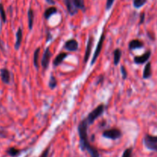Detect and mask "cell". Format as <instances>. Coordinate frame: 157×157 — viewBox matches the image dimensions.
<instances>
[{
    "mask_svg": "<svg viewBox=\"0 0 157 157\" xmlns=\"http://www.w3.org/2000/svg\"><path fill=\"white\" fill-rule=\"evenodd\" d=\"M145 18H146L145 12H142V13L140 14V20L139 25L144 24V22L145 21Z\"/></svg>",
    "mask_w": 157,
    "mask_h": 157,
    "instance_id": "27",
    "label": "cell"
},
{
    "mask_svg": "<svg viewBox=\"0 0 157 157\" xmlns=\"http://www.w3.org/2000/svg\"><path fill=\"white\" fill-rule=\"evenodd\" d=\"M0 17H1L2 21H3V23H6L7 21V17H6V11H5L4 6L2 3H0Z\"/></svg>",
    "mask_w": 157,
    "mask_h": 157,
    "instance_id": "22",
    "label": "cell"
},
{
    "mask_svg": "<svg viewBox=\"0 0 157 157\" xmlns=\"http://www.w3.org/2000/svg\"><path fill=\"white\" fill-rule=\"evenodd\" d=\"M46 2H48V4H50V5H55V0H46Z\"/></svg>",
    "mask_w": 157,
    "mask_h": 157,
    "instance_id": "29",
    "label": "cell"
},
{
    "mask_svg": "<svg viewBox=\"0 0 157 157\" xmlns=\"http://www.w3.org/2000/svg\"><path fill=\"white\" fill-rule=\"evenodd\" d=\"M40 54V48H38L34 52V56H33V63L36 69H38L39 66H38V57H39Z\"/></svg>",
    "mask_w": 157,
    "mask_h": 157,
    "instance_id": "20",
    "label": "cell"
},
{
    "mask_svg": "<svg viewBox=\"0 0 157 157\" xmlns=\"http://www.w3.org/2000/svg\"><path fill=\"white\" fill-rule=\"evenodd\" d=\"M113 2H114V0H107V3H106V9H107V10H109V9L112 7Z\"/></svg>",
    "mask_w": 157,
    "mask_h": 157,
    "instance_id": "26",
    "label": "cell"
},
{
    "mask_svg": "<svg viewBox=\"0 0 157 157\" xmlns=\"http://www.w3.org/2000/svg\"><path fill=\"white\" fill-rule=\"evenodd\" d=\"M68 55V54L67 52H61V53L58 54L56 56V58H55L53 61V64L55 67H57V66L59 65L60 64L63 62V61L64 60V58H66Z\"/></svg>",
    "mask_w": 157,
    "mask_h": 157,
    "instance_id": "14",
    "label": "cell"
},
{
    "mask_svg": "<svg viewBox=\"0 0 157 157\" xmlns=\"http://www.w3.org/2000/svg\"><path fill=\"white\" fill-rule=\"evenodd\" d=\"M6 153L11 157H17L20 156V154L21 153V150H18V149L15 148V147H10V148L8 149Z\"/></svg>",
    "mask_w": 157,
    "mask_h": 157,
    "instance_id": "19",
    "label": "cell"
},
{
    "mask_svg": "<svg viewBox=\"0 0 157 157\" xmlns=\"http://www.w3.org/2000/svg\"><path fill=\"white\" fill-rule=\"evenodd\" d=\"M144 47V43L139 39H133L129 43V48L130 50H136Z\"/></svg>",
    "mask_w": 157,
    "mask_h": 157,
    "instance_id": "13",
    "label": "cell"
},
{
    "mask_svg": "<svg viewBox=\"0 0 157 157\" xmlns=\"http://www.w3.org/2000/svg\"><path fill=\"white\" fill-rule=\"evenodd\" d=\"M121 56H122V52H121V49H115L113 52V64L115 65H117L119 64L121 59Z\"/></svg>",
    "mask_w": 157,
    "mask_h": 157,
    "instance_id": "18",
    "label": "cell"
},
{
    "mask_svg": "<svg viewBox=\"0 0 157 157\" xmlns=\"http://www.w3.org/2000/svg\"><path fill=\"white\" fill-rule=\"evenodd\" d=\"M64 48L69 52H76L78 50V42L75 39L67 40L64 43Z\"/></svg>",
    "mask_w": 157,
    "mask_h": 157,
    "instance_id": "9",
    "label": "cell"
},
{
    "mask_svg": "<svg viewBox=\"0 0 157 157\" xmlns=\"http://www.w3.org/2000/svg\"><path fill=\"white\" fill-rule=\"evenodd\" d=\"M49 150H50V147H48V148H46L45 150L43 151V153H41V156L40 157H48Z\"/></svg>",
    "mask_w": 157,
    "mask_h": 157,
    "instance_id": "28",
    "label": "cell"
},
{
    "mask_svg": "<svg viewBox=\"0 0 157 157\" xmlns=\"http://www.w3.org/2000/svg\"><path fill=\"white\" fill-rule=\"evenodd\" d=\"M104 39H105V34H104V32H103L101 35V38H100L99 39V41H98V44H97L96 50H95L93 58H92L91 62H90V64H91V65H93V64L96 62L97 59H98L100 54H101V50H102V48H103V44H104Z\"/></svg>",
    "mask_w": 157,
    "mask_h": 157,
    "instance_id": "6",
    "label": "cell"
},
{
    "mask_svg": "<svg viewBox=\"0 0 157 157\" xmlns=\"http://www.w3.org/2000/svg\"><path fill=\"white\" fill-rule=\"evenodd\" d=\"M104 110H105V107H104V104H101L98 105L96 108L94 109L90 113H89L87 118H86L88 125L93 124L97 119L101 117V115H103V113H104Z\"/></svg>",
    "mask_w": 157,
    "mask_h": 157,
    "instance_id": "3",
    "label": "cell"
},
{
    "mask_svg": "<svg viewBox=\"0 0 157 157\" xmlns=\"http://www.w3.org/2000/svg\"><path fill=\"white\" fill-rule=\"evenodd\" d=\"M0 113H1V110H0Z\"/></svg>",
    "mask_w": 157,
    "mask_h": 157,
    "instance_id": "30",
    "label": "cell"
},
{
    "mask_svg": "<svg viewBox=\"0 0 157 157\" xmlns=\"http://www.w3.org/2000/svg\"><path fill=\"white\" fill-rule=\"evenodd\" d=\"M0 76H1L2 81L4 84H9L11 81V74L10 71L7 68H2L0 71Z\"/></svg>",
    "mask_w": 157,
    "mask_h": 157,
    "instance_id": "11",
    "label": "cell"
},
{
    "mask_svg": "<svg viewBox=\"0 0 157 157\" xmlns=\"http://www.w3.org/2000/svg\"><path fill=\"white\" fill-rule=\"evenodd\" d=\"M147 2V0H133V5L135 9H140Z\"/></svg>",
    "mask_w": 157,
    "mask_h": 157,
    "instance_id": "21",
    "label": "cell"
},
{
    "mask_svg": "<svg viewBox=\"0 0 157 157\" xmlns=\"http://www.w3.org/2000/svg\"><path fill=\"white\" fill-rule=\"evenodd\" d=\"M48 86L51 89H55V87H57V80L55 77L53 76H51L50 79H49L48 81Z\"/></svg>",
    "mask_w": 157,
    "mask_h": 157,
    "instance_id": "23",
    "label": "cell"
},
{
    "mask_svg": "<svg viewBox=\"0 0 157 157\" xmlns=\"http://www.w3.org/2000/svg\"><path fill=\"white\" fill-rule=\"evenodd\" d=\"M52 58V52H51L50 48H47L44 51V54H43L42 58H41V67L45 70L48 67L49 62H50V59Z\"/></svg>",
    "mask_w": 157,
    "mask_h": 157,
    "instance_id": "8",
    "label": "cell"
},
{
    "mask_svg": "<svg viewBox=\"0 0 157 157\" xmlns=\"http://www.w3.org/2000/svg\"><path fill=\"white\" fill-rule=\"evenodd\" d=\"M93 44H94V38L92 36H90L88 38V41H87V48H86L85 54H84V63H87V61L89 60V58H90V52H91L92 47H93Z\"/></svg>",
    "mask_w": 157,
    "mask_h": 157,
    "instance_id": "10",
    "label": "cell"
},
{
    "mask_svg": "<svg viewBox=\"0 0 157 157\" xmlns=\"http://www.w3.org/2000/svg\"><path fill=\"white\" fill-rule=\"evenodd\" d=\"M102 136L104 137L107 138V139L113 140H114L120 139L122 136V133H121V131L119 129L113 128L110 129V130H107L103 132Z\"/></svg>",
    "mask_w": 157,
    "mask_h": 157,
    "instance_id": "5",
    "label": "cell"
},
{
    "mask_svg": "<svg viewBox=\"0 0 157 157\" xmlns=\"http://www.w3.org/2000/svg\"><path fill=\"white\" fill-rule=\"evenodd\" d=\"M121 75H122V78L124 80H126L127 78V71L126 70V67L124 66H121Z\"/></svg>",
    "mask_w": 157,
    "mask_h": 157,
    "instance_id": "25",
    "label": "cell"
},
{
    "mask_svg": "<svg viewBox=\"0 0 157 157\" xmlns=\"http://www.w3.org/2000/svg\"><path fill=\"white\" fill-rule=\"evenodd\" d=\"M57 12H58V9H57V8L55 7V6H52V7L48 8L44 13V18H45L46 19H49L50 17L52 16V15L56 14Z\"/></svg>",
    "mask_w": 157,
    "mask_h": 157,
    "instance_id": "17",
    "label": "cell"
},
{
    "mask_svg": "<svg viewBox=\"0 0 157 157\" xmlns=\"http://www.w3.org/2000/svg\"><path fill=\"white\" fill-rule=\"evenodd\" d=\"M152 64L150 61H147L145 67H144V72H143V78L145 80L150 79L152 77L153 72H152Z\"/></svg>",
    "mask_w": 157,
    "mask_h": 157,
    "instance_id": "12",
    "label": "cell"
},
{
    "mask_svg": "<svg viewBox=\"0 0 157 157\" xmlns=\"http://www.w3.org/2000/svg\"><path fill=\"white\" fill-rule=\"evenodd\" d=\"M152 52L151 50H148L145 52L144 54H143L142 55H140V56H136L133 58V61H134L135 64H144L145 63H147V61L150 60V57H151Z\"/></svg>",
    "mask_w": 157,
    "mask_h": 157,
    "instance_id": "7",
    "label": "cell"
},
{
    "mask_svg": "<svg viewBox=\"0 0 157 157\" xmlns=\"http://www.w3.org/2000/svg\"><path fill=\"white\" fill-rule=\"evenodd\" d=\"M144 144L149 150L157 153V136H153L148 133L146 134L144 137Z\"/></svg>",
    "mask_w": 157,
    "mask_h": 157,
    "instance_id": "4",
    "label": "cell"
},
{
    "mask_svg": "<svg viewBox=\"0 0 157 157\" xmlns=\"http://www.w3.org/2000/svg\"><path fill=\"white\" fill-rule=\"evenodd\" d=\"M70 15H75L78 10H85L84 0H63Z\"/></svg>",
    "mask_w": 157,
    "mask_h": 157,
    "instance_id": "2",
    "label": "cell"
},
{
    "mask_svg": "<svg viewBox=\"0 0 157 157\" xmlns=\"http://www.w3.org/2000/svg\"><path fill=\"white\" fill-rule=\"evenodd\" d=\"M122 157H133V148L130 147L124 150Z\"/></svg>",
    "mask_w": 157,
    "mask_h": 157,
    "instance_id": "24",
    "label": "cell"
},
{
    "mask_svg": "<svg viewBox=\"0 0 157 157\" xmlns=\"http://www.w3.org/2000/svg\"><path fill=\"white\" fill-rule=\"evenodd\" d=\"M88 126L89 125L87 124L86 118L82 120L78 125V130L80 137V147H81L82 151L88 152L90 157H100V153L98 149L93 147L88 140V137H87V127H88Z\"/></svg>",
    "mask_w": 157,
    "mask_h": 157,
    "instance_id": "1",
    "label": "cell"
},
{
    "mask_svg": "<svg viewBox=\"0 0 157 157\" xmlns=\"http://www.w3.org/2000/svg\"><path fill=\"white\" fill-rule=\"evenodd\" d=\"M34 18H35V14L32 9H29L28 11V23H29V28L32 30L34 24Z\"/></svg>",
    "mask_w": 157,
    "mask_h": 157,
    "instance_id": "16",
    "label": "cell"
},
{
    "mask_svg": "<svg viewBox=\"0 0 157 157\" xmlns=\"http://www.w3.org/2000/svg\"><path fill=\"white\" fill-rule=\"evenodd\" d=\"M22 38H23L22 29H21V28H19L16 32V41H15V48L17 49V50L19 48L20 45H21V41H22Z\"/></svg>",
    "mask_w": 157,
    "mask_h": 157,
    "instance_id": "15",
    "label": "cell"
}]
</instances>
